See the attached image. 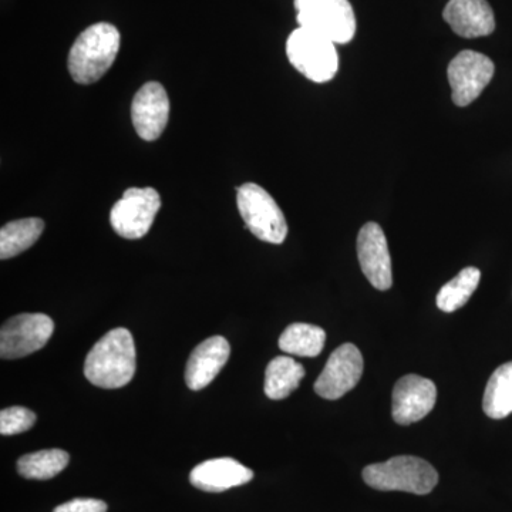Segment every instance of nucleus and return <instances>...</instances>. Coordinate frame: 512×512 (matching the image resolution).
Wrapping results in <instances>:
<instances>
[{
    "mask_svg": "<svg viewBox=\"0 0 512 512\" xmlns=\"http://www.w3.org/2000/svg\"><path fill=\"white\" fill-rule=\"evenodd\" d=\"M136 373V345L130 330H110L90 350L84 362V376L101 389H120Z\"/></svg>",
    "mask_w": 512,
    "mask_h": 512,
    "instance_id": "obj_1",
    "label": "nucleus"
},
{
    "mask_svg": "<svg viewBox=\"0 0 512 512\" xmlns=\"http://www.w3.org/2000/svg\"><path fill=\"white\" fill-rule=\"evenodd\" d=\"M120 42V32L111 23H96L80 33L69 53V72L74 82H99L119 55Z\"/></svg>",
    "mask_w": 512,
    "mask_h": 512,
    "instance_id": "obj_2",
    "label": "nucleus"
},
{
    "mask_svg": "<svg viewBox=\"0 0 512 512\" xmlns=\"http://www.w3.org/2000/svg\"><path fill=\"white\" fill-rule=\"evenodd\" d=\"M363 480L379 491L426 495L439 483V473L423 458L399 456L384 463L370 464L363 470Z\"/></svg>",
    "mask_w": 512,
    "mask_h": 512,
    "instance_id": "obj_3",
    "label": "nucleus"
},
{
    "mask_svg": "<svg viewBox=\"0 0 512 512\" xmlns=\"http://www.w3.org/2000/svg\"><path fill=\"white\" fill-rule=\"evenodd\" d=\"M286 55L299 73L315 83L330 82L339 72L335 43L313 30H293L286 42Z\"/></svg>",
    "mask_w": 512,
    "mask_h": 512,
    "instance_id": "obj_4",
    "label": "nucleus"
},
{
    "mask_svg": "<svg viewBox=\"0 0 512 512\" xmlns=\"http://www.w3.org/2000/svg\"><path fill=\"white\" fill-rule=\"evenodd\" d=\"M238 211L256 238L279 245L288 235L284 212L261 185L247 183L237 191Z\"/></svg>",
    "mask_w": 512,
    "mask_h": 512,
    "instance_id": "obj_5",
    "label": "nucleus"
},
{
    "mask_svg": "<svg viewBox=\"0 0 512 512\" xmlns=\"http://www.w3.org/2000/svg\"><path fill=\"white\" fill-rule=\"evenodd\" d=\"M299 28L318 32L335 45L355 37L356 16L349 0H295Z\"/></svg>",
    "mask_w": 512,
    "mask_h": 512,
    "instance_id": "obj_6",
    "label": "nucleus"
},
{
    "mask_svg": "<svg viewBox=\"0 0 512 512\" xmlns=\"http://www.w3.org/2000/svg\"><path fill=\"white\" fill-rule=\"evenodd\" d=\"M160 208V194L154 188H130L110 212L111 227L126 239L146 237Z\"/></svg>",
    "mask_w": 512,
    "mask_h": 512,
    "instance_id": "obj_7",
    "label": "nucleus"
},
{
    "mask_svg": "<svg viewBox=\"0 0 512 512\" xmlns=\"http://www.w3.org/2000/svg\"><path fill=\"white\" fill-rule=\"evenodd\" d=\"M55 323L43 313H22L3 323L0 330L2 359H20L32 355L52 338Z\"/></svg>",
    "mask_w": 512,
    "mask_h": 512,
    "instance_id": "obj_8",
    "label": "nucleus"
},
{
    "mask_svg": "<svg viewBox=\"0 0 512 512\" xmlns=\"http://www.w3.org/2000/svg\"><path fill=\"white\" fill-rule=\"evenodd\" d=\"M494 72L495 66L490 57L473 50L458 53L447 70L454 103L466 107L477 100L490 84Z\"/></svg>",
    "mask_w": 512,
    "mask_h": 512,
    "instance_id": "obj_9",
    "label": "nucleus"
},
{
    "mask_svg": "<svg viewBox=\"0 0 512 512\" xmlns=\"http://www.w3.org/2000/svg\"><path fill=\"white\" fill-rule=\"evenodd\" d=\"M363 375V356L352 343L339 346L330 355L315 383V392L326 400H338L355 389Z\"/></svg>",
    "mask_w": 512,
    "mask_h": 512,
    "instance_id": "obj_10",
    "label": "nucleus"
},
{
    "mask_svg": "<svg viewBox=\"0 0 512 512\" xmlns=\"http://www.w3.org/2000/svg\"><path fill=\"white\" fill-rule=\"evenodd\" d=\"M357 256L367 281L379 291L393 285L392 258L383 229L376 222H367L357 237Z\"/></svg>",
    "mask_w": 512,
    "mask_h": 512,
    "instance_id": "obj_11",
    "label": "nucleus"
},
{
    "mask_svg": "<svg viewBox=\"0 0 512 512\" xmlns=\"http://www.w3.org/2000/svg\"><path fill=\"white\" fill-rule=\"evenodd\" d=\"M437 387L426 377L403 376L393 389V419L400 426L417 423L434 409Z\"/></svg>",
    "mask_w": 512,
    "mask_h": 512,
    "instance_id": "obj_12",
    "label": "nucleus"
},
{
    "mask_svg": "<svg viewBox=\"0 0 512 512\" xmlns=\"http://www.w3.org/2000/svg\"><path fill=\"white\" fill-rule=\"evenodd\" d=\"M170 117V100L163 86L157 82L144 84L134 96L131 119L138 136L146 141L160 138Z\"/></svg>",
    "mask_w": 512,
    "mask_h": 512,
    "instance_id": "obj_13",
    "label": "nucleus"
},
{
    "mask_svg": "<svg viewBox=\"0 0 512 512\" xmlns=\"http://www.w3.org/2000/svg\"><path fill=\"white\" fill-rule=\"evenodd\" d=\"M231 348L222 336H212L204 340L194 350L185 369V383L194 392L205 389L227 365Z\"/></svg>",
    "mask_w": 512,
    "mask_h": 512,
    "instance_id": "obj_14",
    "label": "nucleus"
},
{
    "mask_svg": "<svg viewBox=\"0 0 512 512\" xmlns=\"http://www.w3.org/2000/svg\"><path fill=\"white\" fill-rule=\"evenodd\" d=\"M443 18L454 33L466 39L491 35L495 30V16L487 0H450Z\"/></svg>",
    "mask_w": 512,
    "mask_h": 512,
    "instance_id": "obj_15",
    "label": "nucleus"
},
{
    "mask_svg": "<svg viewBox=\"0 0 512 512\" xmlns=\"http://www.w3.org/2000/svg\"><path fill=\"white\" fill-rule=\"evenodd\" d=\"M252 478H254L252 470L229 457L204 461L198 464L190 474L191 484L207 493H222L229 488L248 484Z\"/></svg>",
    "mask_w": 512,
    "mask_h": 512,
    "instance_id": "obj_16",
    "label": "nucleus"
},
{
    "mask_svg": "<svg viewBox=\"0 0 512 512\" xmlns=\"http://www.w3.org/2000/svg\"><path fill=\"white\" fill-rule=\"evenodd\" d=\"M305 377V369L292 357L278 356L269 363L265 372V394L271 400H284L291 396Z\"/></svg>",
    "mask_w": 512,
    "mask_h": 512,
    "instance_id": "obj_17",
    "label": "nucleus"
},
{
    "mask_svg": "<svg viewBox=\"0 0 512 512\" xmlns=\"http://www.w3.org/2000/svg\"><path fill=\"white\" fill-rule=\"evenodd\" d=\"M484 413L501 420L512 413V362L498 367L488 380L483 400Z\"/></svg>",
    "mask_w": 512,
    "mask_h": 512,
    "instance_id": "obj_18",
    "label": "nucleus"
},
{
    "mask_svg": "<svg viewBox=\"0 0 512 512\" xmlns=\"http://www.w3.org/2000/svg\"><path fill=\"white\" fill-rule=\"evenodd\" d=\"M45 229V222L40 218H25L9 222L0 229V258H13L32 247Z\"/></svg>",
    "mask_w": 512,
    "mask_h": 512,
    "instance_id": "obj_19",
    "label": "nucleus"
},
{
    "mask_svg": "<svg viewBox=\"0 0 512 512\" xmlns=\"http://www.w3.org/2000/svg\"><path fill=\"white\" fill-rule=\"evenodd\" d=\"M326 332L309 323H292L279 338V348L289 355L315 357L322 353Z\"/></svg>",
    "mask_w": 512,
    "mask_h": 512,
    "instance_id": "obj_20",
    "label": "nucleus"
},
{
    "mask_svg": "<svg viewBox=\"0 0 512 512\" xmlns=\"http://www.w3.org/2000/svg\"><path fill=\"white\" fill-rule=\"evenodd\" d=\"M69 460V454L59 448L36 451L19 458L18 471L28 480H50L62 473Z\"/></svg>",
    "mask_w": 512,
    "mask_h": 512,
    "instance_id": "obj_21",
    "label": "nucleus"
},
{
    "mask_svg": "<svg viewBox=\"0 0 512 512\" xmlns=\"http://www.w3.org/2000/svg\"><path fill=\"white\" fill-rule=\"evenodd\" d=\"M480 279V269L474 268V266L464 268L456 278L451 279L440 289L439 295H437V306L440 311L451 313L463 308L476 292Z\"/></svg>",
    "mask_w": 512,
    "mask_h": 512,
    "instance_id": "obj_22",
    "label": "nucleus"
},
{
    "mask_svg": "<svg viewBox=\"0 0 512 512\" xmlns=\"http://www.w3.org/2000/svg\"><path fill=\"white\" fill-rule=\"evenodd\" d=\"M36 423V414L25 407H9L0 412V434L13 436L25 433Z\"/></svg>",
    "mask_w": 512,
    "mask_h": 512,
    "instance_id": "obj_23",
    "label": "nucleus"
},
{
    "mask_svg": "<svg viewBox=\"0 0 512 512\" xmlns=\"http://www.w3.org/2000/svg\"><path fill=\"white\" fill-rule=\"evenodd\" d=\"M53 512H107V504L94 498H76L59 505Z\"/></svg>",
    "mask_w": 512,
    "mask_h": 512,
    "instance_id": "obj_24",
    "label": "nucleus"
}]
</instances>
